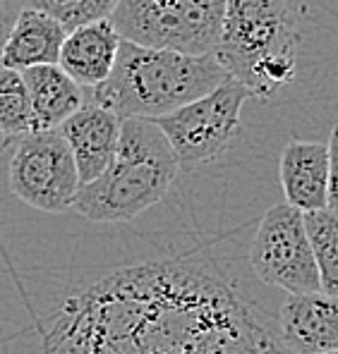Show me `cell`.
Returning a JSON list of instances; mask_svg holds the SVG:
<instances>
[{
	"label": "cell",
	"mask_w": 338,
	"mask_h": 354,
	"mask_svg": "<svg viewBox=\"0 0 338 354\" xmlns=\"http://www.w3.org/2000/svg\"><path fill=\"white\" fill-rule=\"evenodd\" d=\"M226 77L214 53L185 55L121 41L111 75L87 93L121 120H159L209 93Z\"/></svg>",
	"instance_id": "obj_1"
},
{
	"label": "cell",
	"mask_w": 338,
	"mask_h": 354,
	"mask_svg": "<svg viewBox=\"0 0 338 354\" xmlns=\"http://www.w3.org/2000/svg\"><path fill=\"white\" fill-rule=\"evenodd\" d=\"M300 31L288 0H226L214 58L249 96H278L298 72Z\"/></svg>",
	"instance_id": "obj_2"
},
{
	"label": "cell",
	"mask_w": 338,
	"mask_h": 354,
	"mask_svg": "<svg viewBox=\"0 0 338 354\" xmlns=\"http://www.w3.org/2000/svg\"><path fill=\"white\" fill-rule=\"evenodd\" d=\"M178 173L173 149L156 122L127 118L121 122L113 160L80 187L72 211L91 223H127L159 204Z\"/></svg>",
	"instance_id": "obj_3"
},
{
	"label": "cell",
	"mask_w": 338,
	"mask_h": 354,
	"mask_svg": "<svg viewBox=\"0 0 338 354\" xmlns=\"http://www.w3.org/2000/svg\"><path fill=\"white\" fill-rule=\"evenodd\" d=\"M226 0H118L108 22L123 41L185 55L214 53Z\"/></svg>",
	"instance_id": "obj_4"
},
{
	"label": "cell",
	"mask_w": 338,
	"mask_h": 354,
	"mask_svg": "<svg viewBox=\"0 0 338 354\" xmlns=\"http://www.w3.org/2000/svg\"><path fill=\"white\" fill-rule=\"evenodd\" d=\"M247 98V88L233 77H226L209 93L152 122L168 139L178 168L192 170L211 163L231 149L240 129V113Z\"/></svg>",
	"instance_id": "obj_5"
},
{
	"label": "cell",
	"mask_w": 338,
	"mask_h": 354,
	"mask_svg": "<svg viewBox=\"0 0 338 354\" xmlns=\"http://www.w3.org/2000/svg\"><path fill=\"white\" fill-rule=\"evenodd\" d=\"M10 192L41 213H65L80 192V175L60 129L19 137L8 168Z\"/></svg>",
	"instance_id": "obj_6"
},
{
	"label": "cell",
	"mask_w": 338,
	"mask_h": 354,
	"mask_svg": "<svg viewBox=\"0 0 338 354\" xmlns=\"http://www.w3.org/2000/svg\"><path fill=\"white\" fill-rule=\"evenodd\" d=\"M249 263L262 283L285 290L288 295L321 292L305 213L288 204H278L264 213L249 247Z\"/></svg>",
	"instance_id": "obj_7"
},
{
	"label": "cell",
	"mask_w": 338,
	"mask_h": 354,
	"mask_svg": "<svg viewBox=\"0 0 338 354\" xmlns=\"http://www.w3.org/2000/svg\"><path fill=\"white\" fill-rule=\"evenodd\" d=\"M281 354H321L338 350V297L288 295L276 321Z\"/></svg>",
	"instance_id": "obj_8"
},
{
	"label": "cell",
	"mask_w": 338,
	"mask_h": 354,
	"mask_svg": "<svg viewBox=\"0 0 338 354\" xmlns=\"http://www.w3.org/2000/svg\"><path fill=\"white\" fill-rule=\"evenodd\" d=\"M121 122L123 120L116 113L87 98L84 106L72 113L58 127L75 158L80 185L96 180L108 168L118 149Z\"/></svg>",
	"instance_id": "obj_9"
},
{
	"label": "cell",
	"mask_w": 338,
	"mask_h": 354,
	"mask_svg": "<svg viewBox=\"0 0 338 354\" xmlns=\"http://www.w3.org/2000/svg\"><path fill=\"white\" fill-rule=\"evenodd\" d=\"M121 36L108 19H96L70 29L60 46L55 65L82 88H96L111 75Z\"/></svg>",
	"instance_id": "obj_10"
},
{
	"label": "cell",
	"mask_w": 338,
	"mask_h": 354,
	"mask_svg": "<svg viewBox=\"0 0 338 354\" xmlns=\"http://www.w3.org/2000/svg\"><path fill=\"white\" fill-rule=\"evenodd\" d=\"M278 177L285 204L300 213L326 208L329 196V158L326 144L290 139L281 153Z\"/></svg>",
	"instance_id": "obj_11"
},
{
	"label": "cell",
	"mask_w": 338,
	"mask_h": 354,
	"mask_svg": "<svg viewBox=\"0 0 338 354\" xmlns=\"http://www.w3.org/2000/svg\"><path fill=\"white\" fill-rule=\"evenodd\" d=\"M67 29L55 17L22 8L0 50V65L10 70H29L36 65H55Z\"/></svg>",
	"instance_id": "obj_12"
},
{
	"label": "cell",
	"mask_w": 338,
	"mask_h": 354,
	"mask_svg": "<svg viewBox=\"0 0 338 354\" xmlns=\"http://www.w3.org/2000/svg\"><path fill=\"white\" fill-rule=\"evenodd\" d=\"M31 103V132L58 129L75 111L87 103L89 93L72 82L58 65H36L22 70Z\"/></svg>",
	"instance_id": "obj_13"
},
{
	"label": "cell",
	"mask_w": 338,
	"mask_h": 354,
	"mask_svg": "<svg viewBox=\"0 0 338 354\" xmlns=\"http://www.w3.org/2000/svg\"><path fill=\"white\" fill-rule=\"evenodd\" d=\"M305 227L319 273V290L338 297V211L321 208L305 213Z\"/></svg>",
	"instance_id": "obj_14"
},
{
	"label": "cell",
	"mask_w": 338,
	"mask_h": 354,
	"mask_svg": "<svg viewBox=\"0 0 338 354\" xmlns=\"http://www.w3.org/2000/svg\"><path fill=\"white\" fill-rule=\"evenodd\" d=\"M0 132L19 137L31 132V103L22 72L0 65Z\"/></svg>",
	"instance_id": "obj_15"
},
{
	"label": "cell",
	"mask_w": 338,
	"mask_h": 354,
	"mask_svg": "<svg viewBox=\"0 0 338 354\" xmlns=\"http://www.w3.org/2000/svg\"><path fill=\"white\" fill-rule=\"evenodd\" d=\"M118 0H22V8L55 17L67 31L96 19H108Z\"/></svg>",
	"instance_id": "obj_16"
},
{
	"label": "cell",
	"mask_w": 338,
	"mask_h": 354,
	"mask_svg": "<svg viewBox=\"0 0 338 354\" xmlns=\"http://www.w3.org/2000/svg\"><path fill=\"white\" fill-rule=\"evenodd\" d=\"M326 158H329V196H326V208L338 211V124L331 129V137L326 142Z\"/></svg>",
	"instance_id": "obj_17"
},
{
	"label": "cell",
	"mask_w": 338,
	"mask_h": 354,
	"mask_svg": "<svg viewBox=\"0 0 338 354\" xmlns=\"http://www.w3.org/2000/svg\"><path fill=\"white\" fill-rule=\"evenodd\" d=\"M19 10H22L19 0H0V50H3V44L12 29L15 19H17Z\"/></svg>",
	"instance_id": "obj_18"
},
{
	"label": "cell",
	"mask_w": 338,
	"mask_h": 354,
	"mask_svg": "<svg viewBox=\"0 0 338 354\" xmlns=\"http://www.w3.org/2000/svg\"><path fill=\"white\" fill-rule=\"evenodd\" d=\"M15 147V139L12 137H8V134H3L0 132V158H3L5 153H8L10 149Z\"/></svg>",
	"instance_id": "obj_19"
},
{
	"label": "cell",
	"mask_w": 338,
	"mask_h": 354,
	"mask_svg": "<svg viewBox=\"0 0 338 354\" xmlns=\"http://www.w3.org/2000/svg\"><path fill=\"white\" fill-rule=\"evenodd\" d=\"M321 354H338V350H331V352H321Z\"/></svg>",
	"instance_id": "obj_20"
},
{
	"label": "cell",
	"mask_w": 338,
	"mask_h": 354,
	"mask_svg": "<svg viewBox=\"0 0 338 354\" xmlns=\"http://www.w3.org/2000/svg\"><path fill=\"white\" fill-rule=\"evenodd\" d=\"M19 3H22V0H19Z\"/></svg>",
	"instance_id": "obj_21"
}]
</instances>
